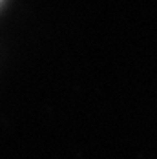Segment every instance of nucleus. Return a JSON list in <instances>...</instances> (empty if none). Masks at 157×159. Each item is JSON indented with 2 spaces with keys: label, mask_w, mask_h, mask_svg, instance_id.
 Listing matches in <instances>:
<instances>
[{
  "label": "nucleus",
  "mask_w": 157,
  "mask_h": 159,
  "mask_svg": "<svg viewBox=\"0 0 157 159\" xmlns=\"http://www.w3.org/2000/svg\"><path fill=\"white\" fill-rule=\"evenodd\" d=\"M0 2H2V0H0Z\"/></svg>",
  "instance_id": "1"
}]
</instances>
